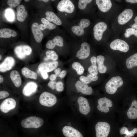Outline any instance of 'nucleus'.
<instances>
[{"label":"nucleus","mask_w":137,"mask_h":137,"mask_svg":"<svg viewBox=\"0 0 137 137\" xmlns=\"http://www.w3.org/2000/svg\"><path fill=\"white\" fill-rule=\"evenodd\" d=\"M43 123V120L41 118L32 116L22 120L21 125L23 127L25 128H37L41 126Z\"/></svg>","instance_id":"f257e3e1"},{"label":"nucleus","mask_w":137,"mask_h":137,"mask_svg":"<svg viewBox=\"0 0 137 137\" xmlns=\"http://www.w3.org/2000/svg\"><path fill=\"white\" fill-rule=\"evenodd\" d=\"M123 83V81L120 76L112 77L106 84L105 88L106 92L110 94H114L117 88L121 86Z\"/></svg>","instance_id":"f03ea898"},{"label":"nucleus","mask_w":137,"mask_h":137,"mask_svg":"<svg viewBox=\"0 0 137 137\" xmlns=\"http://www.w3.org/2000/svg\"><path fill=\"white\" fill-rule=\"evenodd\" d=\"M57 99L54 94L47 92H43L40 95L39 98L40 104L44 106L51 107L56 103Z\"/></svg>","instance_id":"7ed1b4c3"},{"label":"nucleus","mask_w":137,"mask_h":137,"mask_svg":"<svg viewBox=\"0 0 137 137\" xmlns=\"http://www.w3.org/2000/svg\"><path fill=\"white\" fill-rule=\"evenodd\" d=\"M110 129V126L108 123L98 122L95 126L96 137H107Z\"/></svg>","instance_id":"20e7f679"},{"label":"nucleus","mask_w":137,"mask_h":137,"mask_svg":"<svg viewBox=\"0 0 137 137\" xmlns=\"http://www.w3.org/2000/svg\"><path fill=\"white\" fill-rule=\"evenodd\" d=\"M14 51L15 54L18 58L23 59L31 53L32 49L28 45H21L16 46Z\"/></svg>","instance_id":"39448f33"},{"label":"nucleus","mask_w":137,"mask_h":137,"mask_svg":"<svg viewBox=\"0 0 137 137\" xmlns=\"http://www.w3.org/2000/svg\"><path fill=\"white\" fill-rule=\"evenodd\" d=\"M110 47L112 49L124 52H127L129 49V45L126 41L118 39L115 40L112 42L110 44Z\"/></svg>","instance_id":"423d86ee"},{"label":"nucleus","mask_w":137,"mask_h":137,"mask_svg":"<svg viewBox=\"0 0 137 137\" xmlns=\"http://www.w3.org/2000/svg\"><path fill=\"white\" fill-rule=\"evenodd\" d=\"M57 8L60 12L70 13L74 11L75 6L72 2L70 0H62L58 3Z\"/></svg>","instance_id":"0eeeda50"},{"label":"nucleus","mask_w":137,"mask_h":137,"mask_svg":"<svg viewBox=\"0 0 137 137\" xmlns=\"http://www.w3.org/2000/svg\"><path fill=\"white\" fill-rule=\"evenodd\" d=\"M107 25L105 22H100L97 23L93 28V35L94 38L99 41L102 38L103 33L107 28Z\"/></svg>","instance_id":"6e6552de"},{"label":"nucleus","mask_w":137,"mask_h":137,"mask_svg":"<svg viewBox=\"0 0 137 137\" xmlns=\"http://www.w3.org/2000/svg\"><path fill=\"white\" fill-rule=\"evenodd\" d=\"M90 24L89 20L83 19L80 21L79 25L73 26L71 28L72 32L76 35L81 36L84 33V29L89 26Z\"/></svg>","instance_id":"1a4fd4ad"},{"label":"nucleus","mask_w":137,"mask_h":137,"mask_svg":"<svg viewBox=\"0 0 137 137\" xmlns=\"http://www.w3.org/2000/svg\"><path fill=\"white\" fill-rule=\"evenodd\" d=\"M16 105V102L14 99L8 98L6 99L2 102L0 106V109L3 112L7 113L14 108Z\"/></svg>","instance_id":"9d476101"},{"label":"nucleus","mask_w":137,"mask_h":137,"mask_svg":"<svg viewBox=\"0 0 137 137\" xmlns=\"http://www.w3.org/2000/svg\"><path fill=\"white\" fill-rule=\"evenodd\" d=\"M59 64L57 61L43 62L40 63L38 67L39 70L41 72L48 73L57 68Z\"/></svg>","instance_id":"9b49d317"},{"label":"nucleus","mask_w":137,"mask_h":137,"mask_svg":"<svg viewBox=\"0 0 137 137\" xmlns=\"http://www.w3.org/2000/svg\"><path fill=\"white\" fill-rule=\"evenodd\" d=\"M98 105L97 106L98 109L101 112H108L109 111V107L113 105L112 101L106 97L101 98L98 101Z\"/></svg>","instance_id":"f8f14e48"},{"label":"nucleus","mask_w":137,"mask_h":137,"mask_svg":"<svg viewBox=\"0 0 137 137\" xmlns=\"http://www.w3.org/2000/svg\"><path fill=\"white\" fill-rule=\"evenodd\" d=\"M133 11L130 9H127L124 10L119 15L117 21L120 25L124 24L129 21L132 18Z\"/></svg>","instance_id":"ddd939ff"},{"label":"nucleus","mask_w":137,"mask_h":137,"mask_svg":"<svg viewBox=\"0 0 137 137\" xmlns=\"http://www.w3.org/2000/svg\"><path fill=\"white\" fill-rule=\"evenodd\" d=\"M90 54V47L89 44L86 42L82 43L80 49L76 53V57L79 59H84L87 58Z\"/></svg>","instance_id":"4468645a"},{"label":"nucleus","mask_w":137,"mask_h":137,"mask_svg":"<svg viewBox=\"0 0 137 137\" xmlns=\"http://www.w3.org/2000/svg\"><path fill=\"white\" fill-rule=\"evenodd\" d=\"M77 101L80 112L83 115H87L90 111V108L87 99L82 96H80Z\"/></svg>","instance_id":"2eb2a0df"},{"label":"nucleus","mask_w":137,"mask_h":137,"mask_svg":"<svg viewBox=\"0 0 137 137\" xmlns=\"http://www.w3.org/2000/svg\"><path fill=\"white\" fill-rule=\"evenodd\" d=\"M15 60L13 57H6L0 64V71L4 72L11 70L14 65Z\"/></svg>","instance_id":"dca6fc26"},{"label":"nucleus","mask_w":137,"mask_h":137,"mask_svg":"<svg viewBox=\"0 0 137 137\" xmlns=\"http://www.w3.org/2000/svg\"><path fill=\"white\" fill-rule=\"evenodd\" d=\"M76 89L82 93L87 95H91L93 92L92 88L80 81L78 80L75 83Z\"/></svg>","instance_id":"f3484780"},{"label":"nucleus","mask_w":137,"mask_h":137,"mask_svg":"<svg viewBox=\"0 0 137 137\" xmlns=\"http://www.w3.org/2000/svg\"><path fill=\"white\" fill-rule=\"evenodd\" d=\"M62 131L65 137H83L79 131L70 126H64L62 129Z\"/></svg>","instance_id":"a211bd4d"},{"label":"nucleus","mask_w":137,"mask_h":137,"mask_svg":"<svg viewBox=\"0 0 137 137\" xmlns=\"http://www.w3.org/2000/svg\"><path fill=\"white\" fill-rule=\"evenodd\" d=\"M37 87L38 85L36 83L33 82H28L24 87L23 93L25 96H30L36 92Z\"/></svg>","instance_id":"6ab92c4d"},{"label":"nucleus","mask_w":137,"mask_h":137,"mask_svg":"<svg viewBox=\"0 0 137 137\" xmlns=\"http://www.w3.org/2000/svg\"><path fill=\"white\" fill-rule=\"evenodd\" d=\"M31 30L35 40L37 42H40L42 40L43 34L38 24L36 22L33 23L31 26Z\"/></svg>","instance_id":"aec40b11"},{"label":"nucleus","mask_w":137,"mask_h":137,"mask_svg":"<svg viewBox=\"0 0 137 137\" xmlns=\"http://www.w3.org/2000/svg\"><path fill=\"white\" fill-rule=\"evenodd\" d=\"M63 40L62 37L59 36L55 37L52 40H49L46 43V47L48 49H52L56 45L59 47H62L63 45Z\"/></svg>","instance_id":"412c9836"},{"label":"nucleus","mask_w":137,"mask_h":137,"mask_svg":"<svg viewBox=\"0 0 137 137\" xmlns=\"http://www.w3.org/2000/svg\"><path fill=\"white\" fill-rule=\"evenodd\" d=\"M95 2L99 9L103 12L108 11L112 6V3L110 0H96Z\"/></svg>","instance_id":"4be33fe9"},{"label":"nucleus","mask_w":137,"mask_h":137,"mask_svg":"<svg viewBox=\"0 0 137 137\" xmlns=\"http://www.w3.org/2000/svg\"><path fill=\"white\" fill-rule=\"evenodd\" d=\"M16 10L17 20L20 22L24 21L28 15L27 12L24 6L23 5H20L17 7Z\"/></svg>","instance_id":"5701e85b"},{"label":"nucleus","mask_w":137,"mask_h":137,"mask_svg":"<svg viewBox=\"0 0 137 137\" xmlns=\"http://www.w3.org/2000/svg\"><path fill=\"white\" fill-rule=\"evenodd\" d=\"M128 117L131 119L137 118V101L134 100L131 103V106L127 112Z\"/></svg>","instance_id":"b1692460"},{"label":"nucleus","mask_w":137,"mask_h":137,"mask_svg":"<svg viewBox=\"0 0 137 137\" xmlns=\"http://www.w3.org/2000/svg\"><path fill=\"white\" fill-rule=\"evenodd\" d=\"M10 78L15 86L19 87L21 85L22 81L19 72L16 70L12 71L10 74Z\"/></svg>","instance_id":"393cba45"},{"label":"nucleus","mask_w":137,"mask_h":137,"mask_svg":"<svg viewBox=\"0 0 137 137\" xmlns=\"http://www.w3.org/2000/svg\"><path fill=\"white\" fill-rule=\"evenodd\" d=\"M46 19L50 22H52L58 25H61L62 23L60 19L53 12L47 11L45 13Z\"/></svg>","instance_id":"a878e982"},{"label":"nucleus","mask_w":137,"mask_h":137,"mask_svg":"<svg viewBox=\"0 0 137 137\" xmlns=\"http://www.w3.org/2000/svg\"><path fill=\"white\" fill-rule=\"evenodd\" d=\"M17 33L15 31L8 28H4L0 30V37L3 38H9L11 37H15Z\"/></svg>","instance_id":"bb28decb"},{"label":"nucleus","mask_w":137,"mask_h":137,"mask_svg":"<svg viewBox=\"0 0 137 137\" xmlns=\"http://www.w3.org/2000/svg\"><path fill=\"white\" fill-rule=\"evenodd\" d=\"M105 58L104 56L99 55L96 58L97 62L98 65L99 72L101 74L105 73L107 70V67L104 64Z\"/></svg>","instance_id":"cd10ccee"},{"label":"nucleus","mask_w":137,"mask_h":137,"mask_svg":"<svg viewBox=\"0 0 137 137\" xmlns=\"http://www.w3.org/2000/svg\"><path fill=\"white\" fill-rule=\"evenodd\" d=\"M126 64L128 69L137 66V53L130 56L126 59Z\"/></svg>","instance_id":"c85d7f7f"},{"label":"nucleus","mask_w":137,"mask_h":137,"mask_svg":"<svg viewBox=\"0 0 137 137\" xmlns=\"http://www.w3.org/2000/svg\"><path fill=\"white\" fill-rule=\"evenodd\" d=\"M90 61L91 65L88 68V71L90 74L97 76L98 74V68L96 65V58L95 56H93L91 58Z\"/></svg>","instance_id":"c756f323"},{"label":"nucleus","mask_w":137,"mask_h":137,"mask_svg":"<svg viewBox=\"0 0 137 137\" xmlns=\"http://www.w3.org/2000/svg\"><path fill=\"white\" fill-rule=\"evenodd\" d=\"M41 22L43 24H40L39 25V27L41 30H44L46 29L49 30H52L55 29L56 25L48 21L44 18H42L41 19Z\"/></svg>","instance_id":"7c9ffc66"},{"label":"nucleus","mask_w":137,"mask_h":137,"mask_svg":"<svg viewBox=\"0 0 137 137\" xmlns=\"http://www.w3.org/2000/svg\"><path fill=\"white\" fill-rule=\"evenodd\" d=\"M21 73L26 78L35 79H37V73L27 67L23 68L21 70Z\"/></svg>","instance_id":"2f4dec72"},{"label":"nucleus","mask_w":137,"mask_h":137,"mask_svg":"<svg viewBox=\"0 0 137 137\" xmlns=\"http://www.w3.org/2000/svg\"><path fill=\"white\" fill-rule=\"evenodd\" d=\"M97 76L91 74H89L87 76H81L79 79L81 81L87 84H89L92 81L97 80L98 79Z\"/></svg>","instance_id":"473e14b6"},{"label":"nucleus","mask_w":137,"mask_h":137,"mask_svg":"<svg viewBox=\"0 0 137 137\" xmlns=\"http://www.w3.org/2000/svg\"><path fill=\"white\" fill-rule=\"evenodd\" d=\"M119 132L121 134H125L124 137L133 136L135 133H137V128H134L131 131H129L125 127H122L120 130Z\"/></svg>","instance_id":"72a5a7b5"},{"label":"nucleus","mask_w":137,"mask_h":137,"mask_svg":"<svg viewBox=\"0 0 137 137\" xmlns=\"http://www.w3.org/2000/svg\"><path fill=\"white\" fill-rule=\"evenodd\" d=\"M46 57L44 58L45 60H51L53 61H56L58 58V56L56 53L53 50H48L46 52Z\"/></svg>","instance_id":"f704fd0d"},{"label":"nucleus","mask_w":137,"mask_h":137,"mask_svg":"<svg viewBox=\"0 0 137 137\" xmlns=\"http://www.w3.org/2000/svg\"><path fill=\"white\" fill-rule=\"evenodd\" d=\"M72 67L79 75L82 74L84 70L83 66L80 63L78 62H73L72 65Z\"/></svg>","instance_id":"c9c22d12"},{"label":"nucleus","mask_w":137,"mask_h":137,"mask_svg":"<svg viewBox=\"0 0 137 137\" xmlns=\"http://www.w3.org/2000/svg\"><path fill=\"white\" fill-rule=\"evenodd\" d=\"M92 1L91 0H79L78 3V7L80 10L84 9L87 4L90 3Z\"/></svg>","instance_id":"e433bc0d"},{"label":"nucleus","mask_w":137,"mask_h":137,"mask_svg":"<svg viewBox=\"0 0 137 137\" xmlns=\"http://www.w3.org/2000/svg\"><path fill=\"white\" fill-rule=\"evenodd\" d=\"M21 1V0H8L7 4L11 8H14L20 5Z\"/></svg>","instance_id":"4c0bfd02"},{"label":"nucleus","mask_w":137,"mask_h":137,"mask_svg":"<svg viewBox=\"0 0 137 137\" xmlns=\"http://www.w3.org/2000/svg\"><path fill=\"white\" fill-rule=\"evenodd\" d=\"M6 16L9 21H13L14 18V14L12 10L10 9L7 10L6 11Z\"/></svg>","instance_id":"58836bf2"},{"label":"nucleus","mask_w":137,"mask_h":137,"mask_svg":"<svg viewBox=\"0 0 137 137\" xmlns=\"http://www.w3.org/2000/svg\"><path fill=\"white\" fill-rule=\"evenodd\" d=\"M135 29L132 28H129L126 30V32L124 33V36L126 38H129L132 35H134Z\"/></svg>","instance_id":"ea45409f"},{"label":"nucleus","mask_w":137,"mask_h":137,"mask_svg":"<svg viewBox=\"0 0 137 137\" xmlns=\"http://www.w3.org/2000/svg\"><path fill=\"white\" fill-rule=\"evenodd\" d=\"M64 89V84L61 81L57 82L55 89L58 92H61L63 91Z\"/></svg>","instance_id":"a19ab883"},{"label":"nucleus","mask_w":137,"mask_h":137,"mask_svg":"<svg viewBox=\"0 0 137 137\" xmlns=\"http://www.w3.org/2000/svg\"><path fill=\"white\" fill-rule=\"evenodd\" d=\"M9 95L8 92L5 91H0V99H2L8 97Z\"/></svg>","instance_id":"79ce46f5"},{"label":"nucleus","mask_w":137,"mask_h":137,"mask_svg":"<svg viewBox=\"0 0 137 137\" xmlns=\"http://www.w3.org/2000/svg\"><path fill=\"white\" fill-rule=\"evenodd\" d=\"M57 82L54 81H50L48 83V86L53 90L55 89Z\"/></svg>","instance_id":"37998d69"},{"label":"nucleus","mask_w":137,"mask_h":137,"mask_svg":"<svg viewBox=\"0 0 137 137\" xmlns=\"http://www.w3.org/2000/svg\"><path fill=\"white\" fill-rule=\"evenodd\" d=\"M61 72V69L59 68H57L54 71V72L57 77L59 76Z\"/></svg>","instance_id":"c03bdc74"},{"label":"nucleus","mask_w":137,"mask_h":137,"mask_svg":"<svg viewBox=\"0 0 137 137\" xmlns=\"http://www.w3.org/2000/svg\"><path fill=\"white\" fill-rule=\"evenodd\" d=\"M66 74V71L65 70H63L61 71L59 77L61 79L65 77Z\"/></svg>","instance_id":"a18cd8bd"},{"label":"nucleus","mask_w":137,"mask_h":137,"mask_svg":"<svg viewBox=\"0 0 137 137\" xmlns=\"http://www.w3.org/2000/svg\"><path fill=\"white\" fill-rule=\"evenodd\" d=\"M57 77L55 74H52L49 76V79L51 81H54L55 80Z\"/></svg>","instance_id":"49530a36"},{"label":"nucleus","mask_w":137,"mask_h":137,"mask_svg":"<svg viewBox=\"0 0 137 137\" xmlns=\"http://www.w3.org/2000/svg\"><path fill=\"white\" fill-rule=\"evenodd\" d=\"M41 75L43 78L44 79H47L48 77V74L46 72H41Z\"/></svg>","instance_id":"de8ad7c7"},{"label":"nucleus","mask_w":137,"mask_h":137,"mask_svg":"<svg viewBox=\"0 0 137 137\" xmlns=\"http://www.w3.org/2000/svg\"><path fill=\"white\" fill-rule=\"evenodd\" d=\"M126 1L128 3H137V0H126Z\"/></svg>","instance_id":"09e8293b"},{"label":"nucleus","mask_w":137,"mask_h":137,"mask_svg":"<svg viewBox=\"0 0 137 137\" xmlns=\"http://www.w3.org/2000/svg\"><path fill=\"white\" fill-rule=\"evenodd\" d=\"M4 80L3 78V77L1 75H0V83H2Z\"/></svg>","instance_id":"8fccbe9b"},{"label":"nucleus","mask_w":137,"mask_h":137,"mask_svg":"<svg viewBox=\"0 0 137 137\" xmlns=\"http://www.w3.org/2000/svg\"><path fill=\"white\" fill-rule=\"evenodd\" d=\"M134 35H135L136 37H137V29H136L135 30Z\"/></svg>","instance_id":"3c124183"},{"label":"nucleus","mask_w":137,"mask_h":137,"mask_svg":"<svg viewBox=\"0 0 137 137\" xmlns=\"http://www.w3.org/2000/svg\"><path fill=\"white\" fill-rule=\"evenodd\" d=\"M134 21H135V23H137V16H136Z\"/></svg>","instance_id":"603ef678"},{"label":"nucleus","mask_w":137,"mask_h":137,"mask_svg":"<svg viewBox=\"0 0 137 137\" xmlns=\"http://www.w3.org/2000/svg\"><path fill=\"white\" fill-rule=\"evenodd\" d=\"M39 1H43L45 2H47L49 1V0H39Z\"/></svg>","instance_id":"864d4df0"},{"label":"nucleus","mask_w":137,"mask_h":137,"mask_svg":"<svg viewBox=\"0 0 137 137\" xmlns=\"http://www.w3.org/2000/svg\"><path fill=\"white\" fill-rule=\"evenodd\" d=\"M24 1L26 2H27L29 1V0H25Z\"/></svg>","instance_id":"5fc2aeb1"},{"label":"nucleus","mask_w":137,"mask_h":137,"mask_svg":"<svg viewBox=\"0 0 137 137\" xmlns=\"http://www.w3.org/2000/svg\"><path fill=\"white\" fill-rule=\"evenodd\" d=\"M0 59L1 60V58H2V56H1V55H0Z\"/></svg>","instance_id":"6e6d98bb"}]
</instances>
